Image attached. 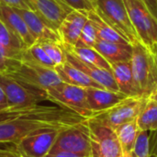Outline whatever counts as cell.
Segmentation results:
<instances>
[{
    "label": "cell",
    "instance_id": "obj_1",
    "mask_svg": "<svg viewBox=\"0 0 157 157\" xmlns=\"http://www.w3.org/2000/svg\"><path fill=\"white\" fill-rule=\"evenodd\" d=\"M86 120L75 110L56 104L6 107L0 109V143L16 144L34 132L63 131Z\"/></svg>",
    "mask_w": 157,
    "mask_h": 157
},
{
    "label": "cell",
    "instance_id": "obj_2",
    "mask_svg": "<svg viewBox=\"0 0 157 157\" xmlns=\"http://www.w3.org/2000/svg\"><path fill=\"white\" fill-rule=\"evenodd\" d=\"M132 45L131 59L134 85L140 97L150 98L157 90V56L141 41Z\"/></svg>",
    "mask_w": 157,
    "mask_h": 157
},
{
    "label": "cell",
    "instance_id": "obj_3",
    "mask_svg": "<svg viewBox=\"0 0 157 157\" xmlns=\"http://www.w3.org/2000/svg\"><path fill=\"white\" fill-rule=\"evenodd\" d=\"M6 74L19 82L44 91L62 83L54 69L26 61L7 60Z\"/></svg>",
    "mask_w": 157,
    "mask_h": 157
},
{
    "label": "cell",
    "instance_id": "obj_4",
    "mask_svg": "<svg viewBox=\"0 0 157 157\" xmlns=\"http://www.w3.org/2000/svg\"><path fill=\"white\" fill-rule=\"evenodd\" d=\"M95 11L129 43L140 41L129 17L124 0H96Z\"/></svg>",
    "mask_w": 157,
    "mask_h": 157
},
{
    "label": "cell",
    "instance_id": "obj_5",
    "mask_svg": "<svg viewBox=\"0 0 157 157\" xmlns=\"http://www.w3.org/2000/svg\"><path fill=\"white\" fill-rule=\"evenodd\" d=\"M124 4L140 41L154 51L157 46V18L142 0H124Z\"/></svg>",
    "mask_w": 157,
    "mask_h": 157
},
{
    "label": "cell",
    "instance_id": "obj_6",
    "mask_svg": "<svg viewBox=\"0 0 157 157\" xmlns=\"http://www.w3.org/2000/svg\"><path fill=\"white\" fill-rule=\"evenodd\" d=\"M148 99L144 97H129L109 109L94 113L91 118L115 131L124 123L136 121Z\"/></svg>",
    "mask_w": 157,
    "mask_h": 157
},
{
    "label": "cell",
    "instance_id": "obj_7",
    "mask_svg": "<svg viewBox=\"0 0 157 157\" xmlns=\"http://www.w3.org/2000/svg\"><path fill=\"white\" fill-rule=\"evenodd\" d=\"M66 152L88 157L91 153V137L87 120L61 131L50 153Z\"/></svg>",
    "mask_w": 157,
    "mask_h": 157
},
{
    "label": "cell",
    "instance_id": "obj_8",
    "mask_svg": "<svg viewBox=\"0 0 157 157\" xmlns=\"http://www.w3.org/2000/svg\"><path fill=\"white\" fill-rule=\"evenodd\" d=\"M0 86L6 96L8 107L28 106L49 101L47 91L28 86L7 74H0Z\"/></svg>",
    "mask_w": 157,
    "mask_h": 157
},
{
    "label": "cell",
    "instance_id": "obj_9",
    "mask_svg": "<svg viewBox=\"0 0 157 157\" xmlns=\"http://www.w3.org/2000/svg\"><path fill=\"white\" fill-rule=\"evenodd\" d=\"M47 95L50 102L69 108L87 120L93 115V112L89 109L86 88L84 87L62 82L59 85L49 88L47 90Z\"/></svg>",
    "mask_w": 157,
    "mask_h": 157
},
{
    "label": "cell",
    "instance_id": "obj_10",
    "mask_svg": "<svg viewBox=\"0 0 157 157\" xmlns=\"http://www.w3.org/2000/svg\"><path fill=\"white\" fill-rule=\"evenodd\" d=\"M90 131L91 144L96 148L99 157H121L122 155L115 131L96 120H87Z\"/></svg>",
    "mask_w": 157,
    "mask_h": 157
},
{
    "label": "cell",
    "instance_id": "obj_11",
    "mask_svg": "<svg viewBox=\"0 0 157 157\" xmlns=\"http://www.w3.org/2000/svg\"><path fill=\"white\" fill-rule=\"evenodd\" d=\"M60 132L57 130L34 132L16 144L17 152L22 157H44L50 153Z\"/></svg>",
    "mask_w": 157,
    "mask_h": 157
},
{
    "label": "cell",
    "instance_id": "obj_12",
    "mask_svg": "<svg viewBox=\"0 0 157 157\" xmlns=\"http://www.w3.org/2000/svg\"><path fill=\"white\" fill-rule=\"evenodd\" d=\"M32 11L52 30L58 29L64 17L74 9L62 0H27Z\"/></svg>",
    "mask_w": 157,
    "mask_h": 157
},
{
    "label": "cell",
    "instance_id": "obj_13",
    "mask_svg": "<svg viewBox=\"0 0 157 157\" xmlns=\"http://www.w3.org/2000/svg\"><path fill=\"white\" fill-rule=\"evenodd\" d=\"M63 52L65 56V61L67 63H69L70 64H72L78 70H80L81 72H83L85 75L89 76L95 82L99 84L102 87L110 91L120 92L119 87L116 84V81L113 77V75L110 71H108V70L99 68L98 66H95L93 64L87 63L86 62H83L82 60L77 58L75 55H74L72 52L64 49L63 46Z\"/></svg>",
    "mask_w": 157,
    "mask_h": 157
},
{
    "label": "cell",
    "instance_id": "obj_14",
    "mask_svg": "<svg viewBox=\"0 0 157 157\" xmlns=\"http://www.w3.org/2000/svg\"><path fill=\"white\" fill-rule=\"evenodd\" d=\"M87 20V11L73 10L70 12L58 29V34L61 37L62 43L71 47L75 46Z\"/></svg>",
    "mask_w": 157,
    "mask_h": 157
},
{
    "label": "cell",
    "instance_id": "obj_15",
    "mask_svg": "<svg viewBox=\"0 0 157 157\" xmlns=\"http://www.w3.org/2000/svg\"><path fill=\"white\" fill-rule=\"evenodd\" d=\"M15 11L22 17L28 26V29L35 39L36 42L53 41L62 43L61 37L58 32L50 29L32 10H26L20 8H14Z\"/></svg>",
    "mask_w": 157,
    "mask_h": 157
},
{
    "label": "cell",
    "instance_id": "obj_16",
    "mask_svg": "<svg viewBox=\"0 0 157 157\" xmlns=\"http://www.w3.org/2000/svg\"><path fill=\"white\" fill-rule=\"evenodd\" d=\"M0 19L27 48L36 42L22 17L15 11L13 7L2 2H0Z\"/></svg>",
    "mask_w": 157,
    "mask_h": 157
},
{
    "label": "cell",
    "instance_id": "obj_17",
    "mask_svg": "<svg viewBox=\"0 0 157 157\" xmlns=\"http://www.w3.org/2000/svg\"><path fill=\"white\" fill-rule=\"evenodd\" d=\"M86 100L89 109L94 113L104 111L129 98L121 92H114L105 88H86Z\"/></svg>",
    "mask_w": 157,
    "mask_h": 157
},
{
    "label": "cell",
    "instance_id": "obj_18",
    "mask_svg": "<svg viewBox=\"0 0 157 157\" xmlns=\"http://www.w3.org/2000/svg\"><path fill=\"white\" fill-rule=\"evenodd\" d=\"M110 64L131 61L132 45L131 43H115L97 39L94 47Z\"/></svg>",
    "mask_w": 157,
    "mask_h": 157
},
{
    "label": "cell",
    "instance_id": "obj_19",
    "mask_svg": "<svg viewBox=\"0 0 157 157\" xmlns=\"http://www.w3.org/2000/svg\"><path fill=\"white\" fill-rule=\"evenodd\" d=\"M110 65L119 91L127 97H140L134 85L131 61L120 62Z\"/></svg>",
    "mask_w": 157,
    "mask_h": 157
},
{
    "label": "cell",
    "instance_id": "obj_20",
    "mask_svg": "<svg viewBox=\"0 0 157 157\" xmlns=\"http://www.w3.org/2000/svg\"><path fill=\"white\" fill-rule=\"evenodd\" d=\"M54 70L63 83L84 87V88H87V87L104 88L99 84L95 82L89 76L85 75L83 72H81L80 70H78L77 68H75L66 61L63 63L55 66Z\"/></svg>",
    "mask_w": 157,
    "mask_h": 157
},
{
    "label": "cell",
    "instance_id": "obj_21",
    "mask_svg": "<svg viewBox=\"0 0 157 157\" xmlns=\"http://www.w3.org/2000/svg\"><path fill=\"white\" fill-rule=\"evenodd\" d=\"M0 47L6 60L21 61L27 47L0 19Z\"/></svg>",
    "mask_w": 157,
    "mask_h": 157
},
{
    "label": "cell",
    "instance_id": "obj_22",
    "mask_svg": "<svg viewBox=\"0 0 157 157\" xmlns=\"http://www.w3.org/2000/svg\"><path fill=\"white\" fill-rule=\"evenodd\" d=\"M87 18L95 27L98 39L115 43H129L116 30H114L109 24H107L98 15L95 9L87 11Z\"/></svg>",
    "mask_w": 157,
    "mask_h": 157
},
{
    "label": "cell",
    "instance_id": "obj_23",
    "mask_svg": "<svg viewBox=\"0 0 157 157\" xmlns=\"http://www.w3.org/2000/svg\"><path fill=\"white\" fill-rule=\"evenodd\" d=\"M140 132L141 130L139 129L136 121L124 123L115 129V132L121 147L122 155L132 154Z\"/></svg>",
    "mask_w": 157,
    "mask_h": 157
},
{
    "label": "cell",
    "instance_id": "obj_24",
    "mask_svg": "<svg viewBox=\"0 0 157 157\" xmlns=\"http://www.w3.org/2000/svg\"><path fill=\"white\" fill-rule=\"evenodd\" d=\"M63 44V43H62ZM63 48L72 52L77 58L86 62L87 63L93 64L99 68L108 70L111 72V65L110 63L94 48L89 47H71L65 44H63ZM112 73V72H111Z\"/></svg>",
    "mask_w": 157,
    "mask_h": 157
},
{
    "label": "cell",
    "instance_id": "obj_25",
    "mask_svg": "<svg viewBox=\"0 0 157 157\" xmlns=\"http://www.w3.org/2000/svg\"><path fill=\"white\" fill-rule=\"evenodd\" d=\"M141 131H157V101L149 98L145 107L136 120Z\"/></svg>",
    "mask_w": 157,
    "mask_h": 157
},
{
    "label": "cell",
    "instance_id": "obj_26",
    "mask_svg": "<svg viewBox=\"0 0 157 157\" xmlns=\"http://www.w3.org/2000/svg\"><path fill=\"white\" fill-rule=\"evenodd\" d=\"M21 61L30 62L50 69L55 68V64L49 58V56L46 54V52H44V50L42 49L41 45L39 42H35L33 45L25 50Z\"/></svg>",
    "mask_w": 157,
    "mask_h": 157
},
{
    "label": "cell",
    "instance_id": "obj_27",
    "mask_svg": "<svg viewBox=\"0 0 157 157\" xmlns=\"http://www.w3.org/2000/svg\"><path fill=\"white\" fill-rule=\"evenodd\" d=\"M49 58L52 61L55 66L60 65L65 62V56L62 43H57L53 41H44L39 42Z\"/></svg>",
    "mask_w": 157,
    "mask_h": 157
},
{
    "label": "cell",
    "instance_id": "obj_28",
    "mask_svg": "<svg viewBox=\"0 0 157 157\" xmlns=\"http://www.w3.org/2000/svg\"><path fill=\"white\" fill-rule=\"evenodd\" d=\"M148 131H141L133 146V157H150V138Z\"/></svg>",
    "mask_w": 157,
    "mask_h": 157
},
{
    "label": "cell",
    "instance_id": "obj_29",
    "mask_svg": "<svg viewBox=\"0 0 157 157\" xmlns=\"http://www.w3.org/2000/svg\"><path fill=\"white\" fill-rule=\"evenodd\" d=\"M97 39H98V36H97L96 29L93 26V24L89 20H87L81 31L80 37L77 40L75 46H74V47L93 48Z\"/></svg>",
    "mask_w": 157,
    "mask_h": 157
},
{
    "label": "cell",
    "instance_id": "obj_30",
    "mask_svg": "<svg viewBox=\"0 0 157 157\" xmlns=\"http://www.w3.org/2000/svg\"><path fill=\"white\" fill-rule=\"evenodd\" d=\"M62 1L65 3L68 6L73 8L74 10L89 11L95 9L94 6L89 0H62Z\"/></svg>",
    "mask_w": 157,
    "mask_h": 157
},
{
    "label": "cell",
    "instance_id": "obj_31",
    "mask_svg": "<svg viewBox=\"0 0 157 157\" xmlns=\"http://www.w3.org/2000/svg\"><path fill=\"white\" fill-rule=\"evenodd\" d=\"M2 3L13 7V8H20L26 10H32L31 6L27 0H0Z\"/></svg>",
    "mask_w": 157,
    "mask_h": 157
},
{
    "label": "cell",
    "instance_id": "obj_32",
    "mask_svg": "<svg viewBox=\"0 0 157 157\" xmlns=\"http://www.w3.org/2000/svg\"><path fill=\"white\" fill-rule=\"evenodd\" d=\"M151 13L157 18V0H142Z\"/></svg>",
    "mask_w": 157,
    "mask_h": 157
},
{
    "label": "cell",
    "instance_id": "obj_33",
    "mask_svg": "<svg viewBox=\"0 0 157 157\" xmlns=\"http://www.w3.org/2000/svg\"><path fill=\"white\" fill-rule=\"evenodd\" d=\"M7 72V60L5 58L2 49L0 47V74H6Z\"/></svg>",
    "mask_w": 157,
    "mask_h": 157
},
{
    "label": "cell",
    "instance_id": "obj_34",
    "mask_svg": "<svg viewBox=\"0 0 157 157\" xmlns=\"http://www.w3.org/2000/svg\"><path fill=\"white\" fill-rule=\"evenodd\" d=\"M44 157H84L71 154V153H66V152H56V153H49L47 155Z\"/></svg>",
    "mask_w": 157,
    "mask_h": 157
},
{
    "label": "cell",
    "instance_id": "obj_35",
    "mask_svg": "<svg viewBox=\"0 0 157 157\" xmlns=\"http://www.w3.org/2000/svg\"><path fill=\"white\" fill-rule=\"evenodd\" d=\"M0 157H22L19 155L16 151L13 150H5L0 149Z\"/></svg>",
    "mask_w": 157,
    "mask_h": 157
},
{
    "label": "cell",
    "instance_id": "obj_36",
    "mask_svg": "<svg viewBox=\"0 0 157 157\" xmlns=\"http://www.w3.org/2000/svg\"><path fill=\"white\" fill-rule=\"evenodd\" d=\"M6 107H8L7 98H6V96L5 92L3 91L2 87L0 86V109H5Z\"/></svg>",
    "mask_w": 157,
    "mask_h": 157
},
{
    "label": "cell",
    "instance_id": "obj_37",
    "mask_svg": "<svg viewBox=\"0 0 157 157\" xmlns=\"http://www.w3.org/2000/svg\"><path fill=\"white\" fill-rule=\"evenodd\" d=\"M88 157H99L98 151L96 150V148L92 144H91V153H90V155H89Z\"/></svg>",
    "mask_w": 157,
    "mask_h": 157
},
{
    "label": "cell",
    "instance_id": "obj_38",
    "mask_svg": "<svg viewBox=\"0 0 157 157\" xmlns=\"http://www.w3.org/2000/svg\"><path fill=\"white\" fill-rule=\"evenodd\" d=\"M150 98H153V99H155V100H156L157 101V90H156V92Z\"/></svg>",
    "mask_w": 157,
    "mask_h": 157
},
{
    "label": "cell",
    "instance_id": "obj_39",
    "mask_svg": "<svg viewBox=\"0 0 157 157\" xmlns=\"http://www.w3.org/2000/svg\"><path fill=\"white\" fill-rule=\"evenodd\" d=\"M121 157H133L132 155V154L131 155H122Z\"/></svg>",
    "mask_w": 157,
    "mask_h": 157
},
{
    "label": "cell",
    "instance_id": "obj_40",
    "mask_svg": "<svg viewBox=\"0 0 157 157\" xmlns=\"http://www.w3.org/2000/svg\"><path fill=\"white\" fill-rule=\"evenodd\" d=\"M89 1L92 3V5H93V6H94V7H95V6H96V0H89Z\"/></svg>",
    "mask_w": 157,
    "mask_h": 157
},
{
    "label": "cell",
    "instance_id": "obj_41",
    "mask_svg": "<svg viewBox=\"0 0 157 157\" xmlns=\"http://www.w3.org/2000/svg\"><path fill=\"white\" fill-rule=\"evenodd\" d=\"M154 51H155V54H156L157 56V46H155V48L154 49Z\"/></svg>",
    "mask_w": 157,
    "mask_h": 157
},
{
    "label": "cell",
    "instance_id": "obj_42",
    "mask_svg": "<svg viewBox=\"0 0 157 157\" xmlns=\"http://www.w3.org/2000/svg\"><path fill=\"white\" fill-rule=\"evenodd\" d=\"M0 2H1V1H0Z\"/></svg>",
    "mask_w": 157,
    "mask_h": 157
}]
</instances>
